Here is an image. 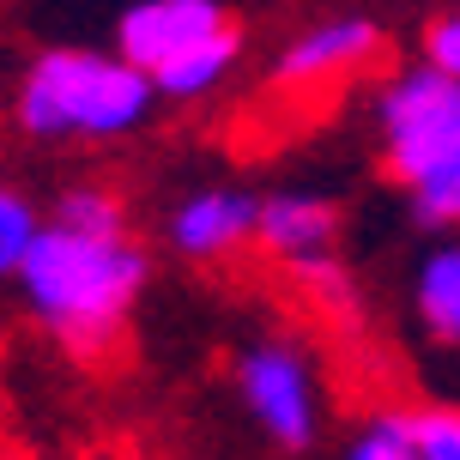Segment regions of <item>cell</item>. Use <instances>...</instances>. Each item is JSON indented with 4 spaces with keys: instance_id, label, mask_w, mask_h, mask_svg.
I'll use <instances>...</instances> for the list:
<instances>
[{
    "instance_id": "8992f818",
    "label": "cell",
    "mask_w": 460,
    "mask_h": 460,
    "mask_svg": "<svg viewBox=\"0 0 460 460\" xmlns=\"http://www.w3.org/2000/svg\"><path fill=\"white\" fill-rule=\"evenodd\" d=\"M261 225V194L249 188H194L170 212V249L182 261H225L243 243H254Z\"/></svg>"
},
{
    "instance_id": "7a4b0ae2",
    "label": "cell",
    "mask_w": 460,
    "mask_h": 460,
    "mask_svg": "<svg viewBox=\"0 0 460 460\" xmlns=\"http://www.w3.org/2000/svg\"><path fill=\"white\" fill-rule=\"evenodd\" d=\"M158 103L152 73L128 55L43 49L19 85V128L31 139H115L134 134Z\"/></svg>"
},
{
    "instance_id": "9c48e42d",
    "label": "cell",
    "mask_w": 460,
    "mask_h": 460,
    "mask_svg": "<svg viewBox=\"0 0 460 460\" xmlns=\"http://www.w3.org/2000/svg\"><path fill=\"white\" fill-rule=\"evenodd\" d=\"M236 55H243V37L236 31H212V37H200L194 49H182L176 61H164L158 73H152V85H158V97H176V103H194V97H207L212 85H225V73L236 67Z\"/></svg>"
},
{
    "instance_id": "277c9868",
    "label": "cell",
    "mask_w": 460,
    "mask_h": 460,
    "mask_svg": "<svg viewBox=\"0 0 460 460\" xmlns=\"http://www.w3.org/2000/svg\"><path fill=\"white\" fill-rule=\"evenodd\" d=\"M236 388L254 424L279 442V448H309L322 430V400H315V369L291 340H261L236 358Z\"/></svg>"
},
{
    "instance_id": "52a82bcc",
    "label": "cell",
    "mask_w": 460,
    "mask_h": 460,
    "mask_svg": "<svg viewBox=\"0 0 460 460\" xmlns=\"http://www.w3.org/2000/svg\"><path fill=\"white\" fill-rule=\"evenodd\" d=\"M376 49H382V31L369 19H327V24H309L303 37H291L273 79L279 85H297V92H322V85H333L345 73L369 67Z\"/></svg>"
},
{
    "instance_id": "6da1fadb",
    "label": "cell",
    "mask_w": 460,
    "mask_h": 460,
    "mask_svg": "<svg viewBox=\"0 0 460 460\" xmlns=\"http://www.w3.org/2000/svg\"><path fill=\"white\" fill-rule=\"evenodd\" d=\"M146 279L152 261L134 236H92L49 218L19 267V297L67 351L97 358L121 340Z\"/></svg>"
},
{
    "instance_id": "8fae6325",
    "label": "cell",
    "mask_w": 460,
    "mask_h": 460,
    "mask_svg": "<svg viewBox=\"0 0 460 460\" xmlns=\"http://www.w3.org/2000/svg\"><path fill=\"white\" fill-rule=\"evenodd\" d=\"M55 225H73V230H92V236H128V207H121V194L97 182H73L55 194V212H49Z\"/></svg>"
},
{
    "instance_id": "5b68a950",
    "label": "cell",
    "mask_w": 460,
    "mask_h": 460,
    "mask_svg": "<svg viewBox=\"0 0 460 460\" xmlns=\"http://www.w3.org/2000/svg\"><path fill=\"white\" fill-rule=\"evenodd\" d=\"M225 6L218 0H134L121 24H115V49L134 61V67L158 73L164 61H176L182 49H194L200 37L225 31Z\"/></svg>"
},
{
    "instance_id": "3957f363",
    "label": "cell",
    "mask_w": 460,
    "mask_h": 460,
    "mask_svg": "<svg viewBox=\"0 0 460 460\" xmlns=\"http://www.w3.org/2000/svg\"><path fill=\"white\" fill-rule=\"evenodd\" d=\"M376 121H382V164L394 182H424L437 164L455 158L460 146V79L424 67H406L400 79L382 85L376 97Z\"/></svg>"
},
{
    "instance_id": "5bb4252c",
    "label": "cell",
    "mask_w": 460,
    "mask_h": 460,
    "mask_svg": "<svg viewBox=\"0 0 460 460\" xmlns=\"http://www.w3.org/2000/svg\"><path fill=\"white\" fill-rule=\"evenodd\" d=\"M345 460H418V442H412V418L406 412H376L351 437Z\"/></svg>"
},
{
    "instance_id": "7c38bea8",
    "label": "cell",
    "mask_w": 460,
    "mask_h": 460,
    "mask_svg": "<svg viewBox=\"0 0 460 460\" xmlns=\"http://www.w3.org/2000/svg\"><path fill=\"white\" fill-rule=\"evenodd\" d=\"M37 230H43V212L31 207V194H19L13 182H0V279H19Z\"/></svg>"
},
{
    "instance_id": "9a60e30c",
    "label": "cell",
    "mask_w": 460,
    "mask_h": 460,
    "mask_svg": "<svg viewBox=\"0 0 460 460\" xmlns=\"http://www.w3.org/2000/svg\"><path fill=\"white\" fill-rule=\"evenodd\" d=\"M406 418H412L418 460H460V412L455 406H418Z\"/></svg>"
},
{
    "instance_id": "e0dca14e",
    "label": "cell",
    "mask_w": 460,
    "mask_h": 460,
    "mask_svg": "<svg viewBox=\"0 0 460 460\" xmlns=\"http://www.w3.org/2000/svg\"><path fill=\"white\" fill-rule=\"evenodd\" d=\"M424 61L448 79H460V13H442V19L424 24Z\"/></svg>"
},
{
    "instance_id": "4fadbf2b",
    "label": "cell",
    "mask_w": 460,
    "mask_h": 460,
    "mask_svg": "<svg viewBox=\"0 0 460 460\" xmlns=\"http://www.w3.org/2000/svg\"><path fill=\"white\" fill-rule=\"evenodd\" d=\"M412 218L430 230H460V146L424 182H412Z\"/></svg>"
},
{
    "instance_id": "30bf717a",
    "label": "cell",
    "mask_w": 460,
    "mask_h": 460,
    "mask_svg": "<svg viewBox=\"0 0 460 460\" xmlns=\"http://www.w3.org/2000/svg\"><path fill=\"white\" fill-rule=\"evenodd\" d=\"M412 303H418V322L442 345H460V243H442L418 261Z\"/></svg>"
},
{
    "instance_id": "2e32d148",
    "label": "cell",
    "mask_w": 460,
    "mask_h": 460,
    "mask_svg": "<svg viewBox=\"0 0 460 460\" xmlns=\"http://www.w3.org/2000/svg\"><path fill=\"white\" fill-rule=\"evenodd\" d=\"M291 279H297V285H303V291H309L315 303H322V309H333V315H351V309H358V297H351V279L333 267V254L291 267Z\"/></svg>"
},
{
    "instance_id": "ba28073f",
    "label": "cell",
    "mask_w": 460,
    "mask_h": 460,
    "mask_svg": "<svg viewBox=\"0 0 460 460\" xmlns=\"http://www.w3.org/2000/svg\"><path fill=\"white\" fill-rule=\"evenodd\" d=\"M333 236H340V207H333L327 194L285 188V194H267V200H261L254 243L273 254V261H285V267H303V261L333 254Z\"/></svg>"
}]
</instances>
